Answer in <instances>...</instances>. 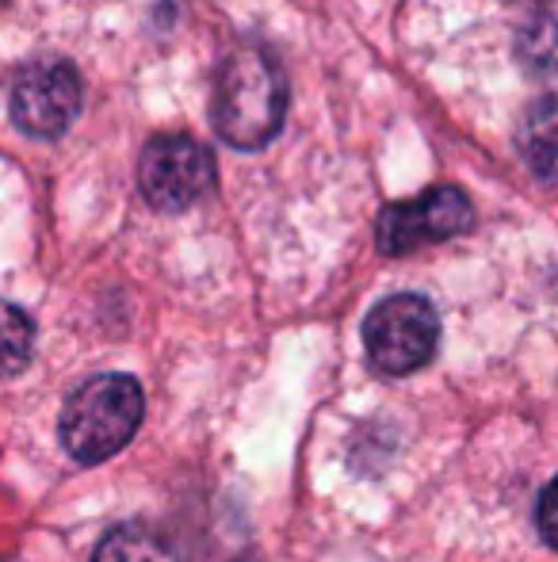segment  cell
<instances>
[{
  "label": "cell",
  "mask_w": 558,
  "mask_h": 562,
  "mask_svg": "<svg viewBox=\"0 0 558 562\" xmlns=\"http://www.w3.org/2000/svg\"><path fill=\"white\" fill-rule=\"evenodd\" d=\"M521 50H524V66L528 74H551V54H555V27L551 20H536V27H528L521 35Z\"/></svg>",
  "instance_id": "cell-10"
},
{
  "label": "cell",
  "mask_w": 558,
  "mask_h": 562,
  "mask_svg": "<svg viewBox=\"0 0 558 562\" xmlns=\"http://www.w3.org/2000/svg\"><path fill=\"white\" fill-rule=\"evenodd\" d=\"M92 562H180L176 543L157 528L141 525H119L96 543Z\"/></svg>",
  "instance_id": "cell-7"
},
{
  "label": "cell",
  "mask_w": 558,
  "mask_h": 562,
  "mask_svg": "<svg viewBox=\"0 0 558 562\" xmlns=\"http://www.w3.org/2000/svg\"><path fill=\"white\" fill-rule=\"evenodd\" d=\"M84 81L73 61L54 58H31L12 69L8 77V108L12 123L31 138H58L69 131V123L81 112Z\"/></svg>",
  "instance_id": "cell-3"
},
{
  "label": "cell",
  "mask_w": 558,
  "mask_h": 562,
  "mask_svg": "<svg viewBox=\"0 0 558 562\" xmlns=\"http://www.w3.org/2000/svg\"><path fill=\"white\" fill-rule=\"evenodd\" d=\"M138 184L157 211H184L215 184V157L207 146L180 134H164L146 146L138 161Z\"/></svg>",
  "instance_id": "cell-5"
},
{
  "label": "cell",
  "mask_w": 558,
  "mask_h": 562,
  "mask_svg": "<svg viewBox=\"0 0 558 562\" xmlns=\"http://www.w3.org/2000/svg\"><path fill=\"white\" fill-rule=\"evenodd\" d=\"M521 157L528 161V169L536 172L539 180L555 177V100L544 97L539 104H532L524 112V126H521Z\"/></svg>",
  "instance_id": "cell-8"
},
{
  "label": "cell",
  "mask_w": 558,
  "mask_h": 562,
  "mask_svg": "<svg viewBox=\"0 0 558 562\" xmlns=\"http://www.w3.org/2000/svg\"><path fill=\"white\" fill-rule=\"evenodd\" d=\"M35 352V326L12 303H0V379L20 375Z\"/></svg>",
  "instance_id": "cell-9"
},
{
  "label": "cell",
  "mask_w": 558,
  "mask_h": 562,
  "mask_svg": "<svg viewBox=\"0 0 558 562\" xmlns=\"http://www.w3.org/2000/svg\"><path fill=\"white\" fill-rule=\"evenodd\" d=\"M551 505H555L551 486H544V494H539V532H544V543H547V548L555 543V536H551Z\"/></svg>",
  "instance_id": "cell-11"
},
{
  "label": "cell",
  "mask_w": 558,
  "mask_h": 562,
  "mask_svg": "<svg viewBox=\"0 0 558 562\" xmlns=\"http://www.w3.org/2000/svg\"><path fill=\"white\" fill-rule=\"evenodd\" d=\"M283 112H287V81L276 58L253 43L226 54L210 97L218 138L234 149H264L280 134Z\"/></svg>",
  "instance_id": "cell-1"
},
{
  "label": "cell",
  "mask_w": 558,
  "mask_h": 562,
  "mask_svg": "<svg viewBox=\"0 0 558 562\" xmlns=\"http://www.w3.org/2000/svg\"><path fill=\"white\" fill-rule=\"evenodd\" d=\"M0 4H4V0H0Z\"/></svg>",
  "instance_id": "cell-12"
},
{
  "label": "cell",
  "mask_w": 558,
  "mask_h": 562,
  "mask_svg": "<svg viewBox=\"0 0 558 562\" xmlns=\"http://www.w3.org/2000/svg\"><path fill=\"white\" fill-rule=\"evenodd\" d=\"M141 414H146V394L135 375H123V371L92 375L61 406V448L84 467L104 463L135 440Z\"/></svg>",
  "instance_id": "cell-2"
},
{
  "label": "cell",
  "mask_w": 558,
  "mask_h": 562,
  "mask_svg": "<svg viewBox=\"0 0 558 562\" xmlns=\"http://www.w3.org/2000/svg\"><path fill=\"white\" fill-rule=\"evenodd\" d=\"M470 223H475V211L459 188H432L410 203H390L375 226V245L387 257H402V252H418L424 245L447 241Z\"/></svg>",
  "instance_id": "cell-6"
},
{
  "label": "cell",
  "mask_w": 558,
  "mask_h": 562,
  "mask_svg": "<svg viewBox=\"0 0 558 562\" xmlns=\"http://www.w3.org/2000/svg\"><path fill=\"white\" fill-rule=\"evenodd\" d=\"M440 318L429 299L421 295H390L367 314L364 348L367 360L383 375H413L436 356Z\"/></svg>",
  "instance_id": "cell-4"
}]
</instances>
